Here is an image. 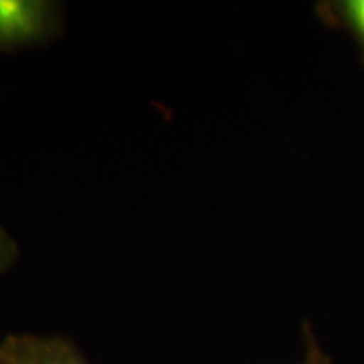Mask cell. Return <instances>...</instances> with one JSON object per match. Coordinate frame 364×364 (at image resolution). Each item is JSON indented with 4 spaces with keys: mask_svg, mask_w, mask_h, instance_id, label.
I'll return each instance as SVG.
<instances>
[{
    "mask_svg": "<svg viewBox=\"0 0 364 364\" xmlns=\"http://www.w3.org/2000/svg\"><path fill=\"white\" fill-rule=\"evenodd\" d=\"M53 7L39 0H0V48L29 44L48 34Z\"/></svg>",
    "mask_w": 364,
    "mask_h": 364,
    "instance_id": "obj_1",
    "label": "cell"
},
{
    "mask_svg": "<svg viewBox=\"0 0 364 364\" xmlns=\"http://www.w3.org/2000/svg\"><path fill=\"white\" fill-rule=\"evenodd\" d=\"M9 364H88L76 348L61 338L11 336L0 344Z\"/></svg>",
    "mask_w": 364,
    "mask_h": 364,
    "instance_id": "obj_2",
    "label": "cell"
},
{
    "mask_svg": "<svg viewBox=\"0 0 364 364\" xmlns=\"http://www.w3.org/2000/svg\"><path fill=\"white\" fill-rule=\"evenodd\" d=\"M321 14L326 21L343 27L353 36L364 59V0H334L321 6Z\"/></svg>",
    "mask_w": 364,
    "mask_h": 364,
    "instance_id": "obj_3",
    "label": "cell"
},
{
    "mask_svg": "<svg viewBox=\"0 0 364 364\" xmlns=\"http://www.w3.org/2000/svg\"><path fill=\"white\" fill-rule=\"evenodd\" d=\"M17 257V247L7 231L0 226V273H4L12 265Z\"/></svg>",
    "mask_w": 364,
    "mask_h": 364,
    "instance_id": "obj_4",
    "label": "cell"
},
{
    "mask_svg": "<svg viewBox=\"0 0 364 364\" xmlns=\"http://www.w3.org/2000/svg\"><path fill=\"white\" fill-rule=\"evenodd\" d=\"M306 339H307L306 356H304L302 363L300 364H331L329 356L318 348L311 331H306Z\"/></svg>",
    "mask_w": 364,
    "mask_h": 364,
    "instance_id": "obj_5",
    "label": "cell"
},
{
    "mask_svg": "<svg viewBox=\"0 0 364 364\" xmlns=\"http://www.w3.org/2000/svg\"><path fill=\"white\" fill-rule=\"evenodd\" d=\"M0 364H9V363L6 361V359H4V358H2V354H0Z\"/></svg>",
    "mask_w": 364,
    "mask_h": 364,
    "instance_id": "obj_6",
    "label": "cell"
}]
</instances>
